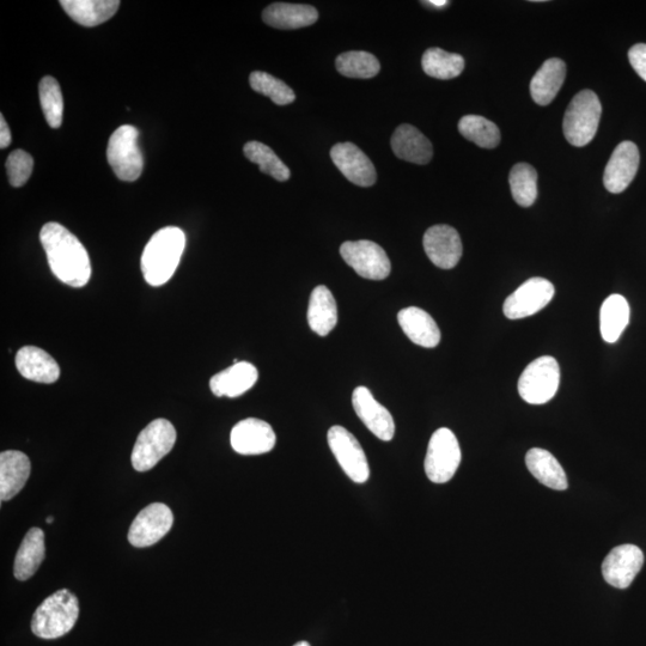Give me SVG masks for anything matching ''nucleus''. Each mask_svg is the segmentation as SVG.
<instances>
[{"label":"nucleus","instance_id":"obj_1","mask_svg":"<svg viewBox=\"0 0 646 646\" xmlns=\"http://www.w3.org/2000/svg\"><path fill=\"white\" fill-rule=\"evenodd\" d=\"M40 240L47 254L51 271L60 282L83 288L91 277V262L87 249L62 224L47 223L41 229Z\"/></svg>","mask_w":646,"mask_h":646},{"label":"nucleus","instance_id":"obj_2","mask_svg":"<svg viewBox=\"0 0 646 646\" xmlns=\"http://www.w3.org/2000/svg\"><path fill=\"white\" fill-rule=\"evenodd\" d=\"M185 247L186 235L180 228L158 230L146 245L140 262L146 283L151 286L168 283L180 264Z\"/></svg>","mask_w":646,"mask_h":646},{"label":"nucleus","instance_id":"obj_3","mask_svg":"<svg viewBox=\"0 0 646 646\" xmlns=\"http://www.w3.org/2000/svg\"><path fill=\"white\" fill-rule=\"evenodd\" d=\"M79 617L77 596L70 590H58L41 603L32 620V631L41 639H57L75 627Z\"/></svg>","mask_w":646,"mask_h":646},{"label":"nucleus","instance_id":"obj_4","mask_svg":"<svg viewBox=\"0 0 646 646\" xmlns=\"http://www.w3.org/2000/svg\"><path fill=\"white\" fill-rule=\"evenodd\" d=\"M602 106L599 97L591 90H583L570 102L564 115V136L571 145L583 148L599 130Z\"/></svg>","mask_w":646,"mask_h":646},{"label":"nucleus","instance_id":"obj_5","mask_svg":"<svg viewBox=\"0 0 646 646\" xmlns=\"http://www.w3.org/2000/svg\"><path fill=\"white\" fill-rule=\"evenodd\" d=\"M176 430L167 419H156L140 432L134 444L131 461L138 472H148L164 456L172 452L176 442Z\"/></svg>","mask_w":646,"mask_h":646},{"label":"nucleus","instance_id":"obj_6","mask_svg":"<svg viewBox=\"0 0 646 646\" xmlns=\"http://www.w3.org/2000/svg\"><path fill=\"white\" fill-rule=\"evenodd\" d=\"M138 138V130L130 125L119 127L109 138L108 163L121 181H136L143 173L144 160Z\"/></svg>","mask_w":646,"mask_h":646},{"label":"nucleus","instance_id":"obj_7","mask_svg":"<svg viewBox=\"0 0 646 646\" xmlns=\"http://www.w3.org/2000/svg\"><path fill=\"white\" fill-rule=\"evenodd\" d=\"M560 383L559 364L553 357L535 359L518 381V393L530 405H544L556 396Z\"/></svg>","mask_w":646,"mask_h":646},{"label":"nucleus","instance_id":"obj_8","mask_svg":"<svg viewBox=\"0 0 646 646\" xmlns=\"http://www.w3.org/2000/svg\"><path fill=\"white\" fill-rule=\"evenodd\" d=\"M461 463L459 441L452 430L438 429L429 442L425 457V473L435 484L452 480Z\"/></svg>","mask_w":646,"mask_h":646},{"label":"nucleus","instance_id":"obj_9","mask_svg":"<svg viewBox=\"0 0 646 646\" xmlns=\"http://www.w3.org/2000/svg\"><path fill=\"white\" fill-rule=\"evenodd\" d=\"M327 440L335 459L343 471L356 484L367 483L370 468L364 450L357 438L343 426H333L329 429Z\"/></svg>","mask_w":646,"mask_h":646},{"label":"nucleus","instance_id":"obj_10","mask_svg":"<svg viewBox=\"0 0 646 646\" xmlns=\"http://www.w3.org/2000/svg\"><path fill=\"white\" fill-rule=\"evenodd\" d=\"M340 254L346 264L365 279L383 280L388 278L392 271L385 249L375 242L347 241L341 245Z\"/></svg>","mask_w":646,"mask_h":646},{"label":"nucleus","instance_id":"obj_11","mask_svg":"<svg viewBox=\"0 0 646 646\" xmlns=\"http://www.w3.org/2000/svg\"><path fill=\"white\" fill-rule=\"evenodd\" d=\"M554 292L556 289L550 280L529 279L505 300L504 315L510 320H520L539 313L552 301Z\"/></svg>","mask_w":646,"mask_h":646},{"label":"nucleus","instance_id":"obj_12","mask_svg":"<svg viewBox=\"0 0 646 646\" xmlns=\"http://www.w3.org/2000/svg\"><path fill=\"white\" fill-rule=\"evenodd\" d=\"M173 523L174 515L166 504H150L134 518L129 532L130 544L138 548L155 545L170 532Z\"/></svg>","mask_w":646,"mask_h":646},{"label":"nucleus","instance_id":"obj_13","mask_svg":"<svg viewBox=\"0 0 646 646\" xmlns=\"http://www.w3.org/2000/svg\"><path fill=\"white\" fill-rule=\"evenodd\" d=\"M644 553L636 545H621L613 548L602 563L605 581L617 589L629 588L642 570Z\"/></svg>","mask_w":646,"mask_h":646},{"label":"nucleus","instance_id":"obj_14","mask_svg":"<svg viewBox=\"0 0 646 646\" xmlns=\"http://www.w3.org/2000/svg\"><path fill=\"white\" fill-rule=\"evenodd\" d=\"M230 442L236 453L261 455L270 453L276 447L277 437L272 426L264 420L248 418L234 426Z\"/></svg>","mask_w":646,"mask_h":646},{"label":"nucleus","instance_id":"obj_15","mask_svg":"<svg viewBox=\"0 0 646 646\" xmlns=\"http://www.w3.org/2000/svg\"><path fill=\"white\" fill-rule=\"evenodd\" d=\"M426 255L432 264L443 270H452L462 257V242L457 231L449 225H434L423 239Z\"/></svg>","mask_w":646,"mask_h":646},{"label":"nucleus","instance_id":"obj_16","mask_svg":"<svg viewBox=\"0 0 646 646\" xmlns=\"http://www.w3.org/2000/svg\"><path fill=\"white\" fill-rule=\"evenodd\" d=\"M641 156L635 143H620L615 148L607 164L603 184L606 190L613 194L623 193L631 182L635 180Z\"/></svg>","mask_w":646,"mask_h":646},{"label":"nucleus","instance_id":"obj_17","mask_svg":"<svg viewBox=\"0 0 646 646\" xmlns=\"http://www.w3.org/2000/svg\"><path fill=\"white\" fill-rule=\"evenodd\" d=\"M332 161L345 178L359 187H370L377 180L370 158L352 143H339L331 150Z\"/></svg>","mask_w":646,"mask_h":646},{"label":"nucleus","instance_id":"obj_18","mask_svg":"<svg viewBox=\"0 0 646 646\" xmlns=\"http://www.w3.org/2000/svg\"><path fill=\"white\" fill-rule=\"evenodd\" d=\"M352 405L358 418L377 438L385 442L393 440L395 423L392 414L374 398L368 388L358 387L355 389L352 395Z\"/></svg>","mask_w":646,"mask_h":646},{"label":"nucleus","instance_id":"obj_19","mask_svg":"<svg viewBox=\"0 0 646 646\" xmlns=\"http://www.w3.org/2000/svg\"><path fill=\"white\" fill-rule=\"evenodd\" d=\"M32 472L29 457L18 450L0 454V499L10 501L26 486Z\"/></svg>","mask_w":646,"mask_h":646},{"label":"nucleus","instance_id":"obj_20","mask_svg":"<svg viewBox=\"0 0 646 646\" xmlns=\"http://www.w3.org/2000/svg\"><path fill=\"white\" fill-rule=\"evenodd\" d=\"M16 367L24 379L29 381L54 383L60 376L56 359L35 346H24L17 352Z\"/></svg>","mask_w":646,"mask_h":646},{"label":"nucleus","instance_id":"obj_21","mask_svg":"<svg viewBox=\"0 0 646 646\" xmlns=\"http://www.w3.org/2000/svg\"><path fill=\"white\" fill-rule=\"evenodd\" d=\"M258 370L248 362L235 363L233 367L221 371L210 381L211 392L222 398H239L248 392L258 381Z\"/></svg>","mask_w":646,"mask_h":646},{"label":"nucleus","instance_id":"obj_22","mask_svg":"<svg viewBox=\"0 0 646 646\" xmlns=\"http://www.w3.org/2000/svg\"><path fill=\"white\" fill-rule=\"evenodd\" d=\"M399 325L412 343L434 349L441 341V331L437 323L425 310L410 307L398 314Z\"/></svg>","mask_w":646,"mask_h":646},{"label":"nucleus","instance_id":"obj_23","mask_svg":"<svg viewBox=\"0 0 646 646\" xmlns=\"http://www.w3.org/2000/svg\"><path fill=\"white\" fill-rule=\"evenodd\" d=\"M390 144L395 156L406 162L428 164L434 156L430 140L412 125L399 126Z\"/></svg>","mask_w":646,"mask_h":646},{"label":"nucleus","instance_id":"obj_24","mask_svg":"<svg viewBox=\"0 0 646 646\" xmlns=\"http://www.w3.org/2000/svg\"><path fill=\"white\" fill-rule=\"evenodd\" d=\"M262 20L277 29H300L313 26L319 20V12L310 5L273 3L262 12Z\"/></svg>","mask_w":646,"mask_h":646},{"label":"nucleus","instance_id":"obj_25","mask_svg":"<svg viewBox=\"0 0 646 646\" xmlns=\"http://www.w3.org/2000/svg\"><path fill=\"white\" fill-rule=\"evenodd\" d=\"M566 77V65L562 59L546 60L530 82V94L540 106H547L556 99Z\"/></svg>","mask_w":646,"mask_h":646},{"label":"nucleus","instance_id":"obj_26","mask_svg":"<svg viewBox=\"0 0 646 646\" xmlns=\"http://www.w3.org/2000/svg\"><path fill=\"white\" fill-rule=\"evenodd\" d=\"M45 533L40 528H32L24 536L18 548L14 565V575L18 581H28L36 574L45 560Z\"/></svg>","mask_w":646,"mask_h":646},{"label":"nucleus","instance_id":"obj_27","mask_svg":"<svg viewBox=\"0 0 646 646\" xmlns=\"http://www.w3.org/2000/svg\"><path fill=\"white\" fill-rule=\"evenodd\" d=\"M66 14L84 27H96L117 14L118 0H62Z\"/></svg>","mask_w":646,"mask_h":646},{"label":"nucleus","instance_id":"obj_28","mask_svg":"<svg viewBox=\"0 0 646 646\" xmlns=\"http://www.w3.org/2000/svg\"><path fill=\"white\" fill-rule=\"evenodd\" d=\"M526 465L529 472L542 485L552 490L565 491L568 489V478L562 465L550 452L545 449L533 448L526 455Z\"/></svg>","mask_w":646,"mask_h":646},{"label":"nucleus","instance_id":"obj_29","mask_svg":"<svg viewBox=\"0 0 646 646\" xmlns=\"http://www.w3.org/2000/svg\"><path fill=\"white\" fill-rule=\"evenodd\" d=\"M338 322L337 302L326 286L315 288L310 296L308 308V323L313 332L326 337Z\"/></svg>","mask_w":646,"mask_h":646},{"label":"nucleus","instance_id":"obj_30","mask_svg":"<svg viewBox=\"0 0 646 646\" xmlns=\"http://www.w3.org/2000/svg\"><path fill=\"white\" fill-rule=\"evenodd\" d=\"M630 322V306L626 298L612 295L603 302L600 313V328L606 343H617Z\"/></svg>","mask_w":646,"mask_h":646},{"label":"nucleus","instance_id":"obj_31","mask_svg":"<svg viewBox=\"0 0 646 646\" xmlns=\"http://www.w3.org/2000/svg\"><path fill=\"white\" fill-rule=\"evenodd\" d=\"M422 66L426 75L448 81L461 75L465 69V59L460 54L448 53L434 47L424 53Z\"/></svg>","mask_w":646,"mask_h":646},{"label":"nucleus","instance_id":"obj_32","mask_svg":"<svg viewBox=\"0 0 646 646\" xmlns=\"http://www.w3.org/2000/svg\"><path fill=\"white\" fill-rule=\"evenodd\" d=\"M459 131L469 142L483 149H495L501 143V132L496 124L479 115H466L460 120Z\"/></svg>","mask_w":646,"mask_h":646},{"label":"nucleus","instance_id":"obj_33","mask_svg":"<svg viewBox=\"0 0 646 646\" xmlns=\"http://www.w3.org/2000/svg\"><path fill=\"white\" fill-rule=\"evenodd\" d=\"M511 194L516 203L529 207L538 198V173L528 163H518L511 169L509 176Z\"/></svg>","mask_w":646,"mask_h":646},{"label":"nucleus","instance_id":"obj_34","mask_svg":"<svg viewBox=\"0 0 646 646\" xmlns=\"http://www.w3.org/2000/svg\"><path fill=\"white\" fill-rule=\"evenodd\" d=\"M335 66L341 75L349 78L370 79L379 75L381 64L374 54L352 51L340 54Z\"/></svg>","mask_w":646,"mask_h":646},{"label":"nucleus","instance_id":"obj_35","mask_svg":"<svg viewBox=\"0 0 646 646\" xmlns=\"http://www.w3.org/2000/svg\"><path fill=\"white\" fill-rule=\"evenodd\" d=\"M243 152L249 161L258 164L262 173L270 175L280 182L290 179V169L267 145L260 142H249L243 148Z\"/></svg>","mask_w":646,"mask_h":646},{"label":"nucleus","instance_id":"obj_36","mask_svg":"<svg viewBox=\"0 0 646 646\" xmlns=\"http://www.w3.org/2000/svg\"><path fill=\"white\" fill-rule=\"evenodd\" d=\"M39 94L42 112L45 114L48 125L52 129H59L63 124L64 100L57 79L51 76L42 78Z\"/></svg>","mask_w":646,"mask_h":646},{"label":"nucleus","instance_id":"obj_37","mask_svg":"<svg viewBox=\"0 0 646 646\" xmlns=\"http://www.w3.org/2000/svg\"><path fill=\"white\" fill-rule=\"evenodd\" d=\"M249 83L254 91L261 95L270 97L272 102L278 106L290 105L296 100L294 90L280 79L273 77L270 73L255 71L249 77Z\"/></svg>","mask_w":646,"mask_h":646},{"label":"nucleus","instance_id":"obj_38","mask_svg":"<svg viewBox=\"0 0 646 646\" xmlns=\"http://www.w3.org/2000/svg\"><path fill=\"white\" fill-rule=\"evenodd\" d=\"M34 169L33 157L23 150L11 152L6 161V172H8L10 185L22 187L27 184Z\"/></svg>","mask_w":646,"mask_h":646},{"label":"nucleus","instance_id":"obj_39","mask_svg":"<svg viewBox=\"0 0 646 646\" xmlns=\"http://www.w3.org/2000/svg\"><path fill=\"white\" fill-rule=\"evenodd\" d=\"M631 66L637 72V75L646 82V45L637 44L629 52Z\"/></svg>","mask_w":646,"mask_h":646},{"label":"nucleus","instance_id":"obj_40","mask_svg":"<svg viewBox=\"0 0 646 646\" xmlns=\"http://www.w3.org/2000/svg\"><path fill=\"white\" fill-rule=\"evenodd\" d=\"M11 144V132L3 115H0V148L5 149Z\"/></svg>","mask_w":646,"mask_h":646},{"label":"nucleus","instance_id":"obj_41","mask_svg":"<svg viewBox=\"0 0 646 646\" xmlns=\"http://www.w3.org/2000/svg\"><path fill=\"white\" fill-rule=\"evenodd\" d=\"M426 4L435 6V8H443V6L448 5L449 2H447V0H430V2H426Z\"/></svg>","mask_w":646,"mask_h":646},{"label":"nucleus","instance_id":"obj_42","mask_svg":"<svg viewBox=\"0 0 646 646\" xmlns=\"http://www.w3.org/2000/svg\"><path fill=\"white\" fill-rule=\"evenodd\" d=\"M294 646H310V644L308 642H298Z\"/></svg>","mask_w":646,"mask_h":646},{"label":"nucleus","instance_id":"obj_43","mask_svg":"<svg viewBox=\"0 0 646 646\" xmlns=\"http://www.w3.org/2000/svg\"><path fill=\"white\" fill-rule=\"evenodd\" d=\"M46 522L50 523V524L53 523L54 522V517L53 516L47 517Z\"/></svg>","mask_w":646,"mask_h":646}]
</instances>
